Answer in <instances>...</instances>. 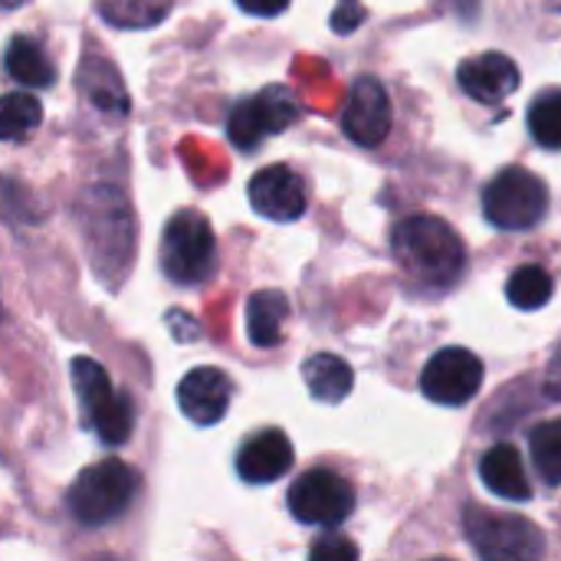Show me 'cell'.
<instances>
[{
    "mask_svg": "<svg viewBox=\"0 0 561 561\" xmlns=\"http://www.w3.org/2000/svg\"><path fill=\"white\" fill-rule=\"evenodd\" d=\"M362 20H365V10H362L358 0H339V10L332 16V30L335 33H352Z\"/></svg>",
    "mask_w": 561,
    "mask_h": 561,
    "instance_id": "obj_25",
    "label": "cell"
},
{
    "mask_svg": "<svg viewBox=\"0 0 561 561\" xmlns=\"http://www.w3.org/2000/svg\"><path fill=\"white\" fill-rule=\"evenodd\" d=\"M529 450L539 477L549 486H561V417L542 421L539 427L529 431Z\"/></svg>",
    "mask_w": 561,
    "mask_h": 561,
    "instance_id": "obj_22",
    "label": "cell"
},
{
    "mask_svg": "<svg viewBox=\"0 0 561 561\" xmlns=\"http://www.w3.org/2000/svg\"><path fill=\"white\" fill-rule=\"evenodd\" d=\"M480 480L500 500H510V503L533 500V483H529L526 463L513 444H496L480 457Z\"/></svg>",
    "mask_w": 561,
    "mask_h": 561,
    "instance_id": "obj_15",
    "label": "cell"
},
{
    "mask_svg": "<svg viewBox=\"0 0 561 561\" xmlns=\"http://www.w3.org/2000/svg\"><path fill=\"white\" fill-rule=\"evenodd\" d=\"M247 194H250L253 210L276 224H293L309 207L306 181L289 164H270V168L256 171Z\"/></svg>",
    "mask_w": 561,
    "mask_h": 561,
    "instance_id": "obj_11",
    "label": "cell"
},
{
    "mask_svg": "<svg viewBox=\"0 0 561 561\" xmlns=\"http://www.w3.org/2000/svg\"><path fill=\"white\" fill-rule=\"evenodd\" d=\"M3 66H7L10 79L26 89H46L56 82V66L33 36H13L7 46V56H3Z\"/></svg>",
    "mask_w": 561,
    "mask_h": 561,
    "instance_id": "obj_18",
    "label": "cell"
},
{
    "mask_svg": "<svg viewBox=\"0 0 561 561\" xmlns=\"http://www.w3.org/2000/svg\"><path fill=\"white\" fill-rule=\"evenodd\" d=\"M161 270L178 286H197L217 270V237L201 210H178L161 237Z\"/></svg>",
    "mask_w": 561,
    "mask_h": 561,
    "instance_id": "obj_3",
    "label": "cell"
},
{
    "mask_svg": "<svg viewBox=\"0 0 561 561\" xmlns=\"http://www.w3.org/2000/svg\"><path fill=\"white\" fill-rule=\"evenodd\" d=\"M529 135L536 145L561 151V89H546L529 105Z\"/></svg>",
    "mask_w": 561,
    "mask_h": 561,
    "instance_id": "obj_23",
    "label": "cell"
},
{
    "mask_svg": "<svg viewBox=\"0 0 561 561\" xmlns=\"http://www.w3.org/2000/svg\"><path fill=\"white\" fill-rule=\"evenodd\" d=\"M463 529L480 559L513 561L546 556L542 529L516 513H490V510L473 506L463 516Z\"/></svg>",
    "mask_w": 561,
    "mask_h": 561,
    "instance_id": "obj_6",
    "label": "cell"
},
{
    "mask_svg": "<svg viewBox=\"0 0 561 561\" xmlns=\"http://www.w3.org/2000/svg\"><path fill=\"white\" fill-rule=\"evenodd\" d=\"M72 385L85 408V421L95 431V437L108 447H122L131 437L135 427V408L125 391H118L108 378V371L92 358L72 362Z\"/></svg>",
    "mask_w": 561,
    "mask_h": 561,
    "instance_id": "obj_5",
    "label": "cell"
},
{
    "mask_svg": "<svg viewBox=\"0 0 561 561\" xmlns=\"http://www.w3.org/2000/svg\"><path fill=\"white\" fill-rule=\"evenodd\" d=\"M296 454H293V444L283 431L276 427H266L260 434H253L240 454H237V473L243 483H253V486H263V483H276L289 473Z\"/></svg>",
    "mask_w": 561,
    "mask_h": 561,
    "instance_id": "obj_14",
    "label": "cell"
},
{
    "mask_svg": "<svg viewBox=\"0 0 561 561\" xmlns=\"http://www.w3.org/2000/svg\"><path fill=\"white\" fill-rule=\"evenodd\" d=\"M141 477L128 463L105 457L85 467L66 490V510L82 526H105L118 519L138 496Z\"/></svg>",
    "mask_w": 561,
    "mask_h": 561,
    "instance_id": "obj_2",
    "label": "cell"
},
{
    "mask_svg": "<svg viewBox=\"0 0 561 561\" xmlns=\"http://www.w3.org/2000/svg\"><path fill=\"white\" fill-rule=\"evenodd\" d=\"M299 122V102L286 85H266L263 92L240 99L227 118V138L240 151H256L263 138L286 131Z\"/></svg>",
    "mask_w": 561,
    "mask_h": 561,
    "instance_id": "obj_7",
    "label": "cell"
},
{
    "mask_svg": "<svg viewBox=\"0 0 561 561\" xmlns=\"http://www.w3.org/2000/svg\"><path fill=\"white\" fill-rule=\"evenodd\" d=\"M171 7H174V0H99L102 20L118 30L158 26L171 13Z\"/></svg>",
    "mask_w": 561,
    "mask_h": 561,
    "instance_id": "obj_20",
    "label": "cell"
},
{
    "mask_svg": "<svg viewBox=\"0 0 561 561\" xmlns=\"http://www.w3.org/2000/svg\"><path fill=\"white\" fill-rule=\"evenodd\" d=\"M23 0H0V7H7V10H13V7H20Z\"/></svg>",
    "mask_w": 561,
    "mask_h": 561,
    "instance_id": "obj_28",
    "label": "cell"
},
{
    "mask_svg": "<svg viewBox=\"0 0 561 561\" xmlns=\"http://www.w3.org/2000/svg\"><path fill=\"white\" fill-rule=\"evenodd\" d=\"M43 122V105L33 92L0 95V141H23Z\"/></svg>",
    "mask_w": 561,
    "mask_h": 561,
    "instance_id": "obj_19",
    "label": "cell"
},
{
    "mask_svg": "<svg viewBox=\"0 0 561 561\" xmlns=\"http://www.w3.org/2000/svg\"><path fill=\"white\" fill-rule=\"evenodd\" d=\"M293 316L289 299L279 289L253 293L247 302V332L256 348H273L283 342V325Z\"/></svg>",
    "mask_w": 561,
    "mask_h": 561,
    "instance_id": "obj_16",
    "label": "cell"
},
{
    "mask_svg": "<svg viewBox=\"0 0 561 561\" xmlns=\"http://www.w3.org/2000/svg\"><path fill=\"white\" fill-rule=\"evenodd\" d=\"M391 122L394 108L385 82L375 76H358L342 112V131L348 135V141H355L358 148H378L391 135Z\"/></svg>",
    "mask_w": 561,
    "mask_h": 561,
    "instance_id": "obj_10",
    "label": "cell"
},
{
    "mask_svg": "<svg viewBox=\"0 0 561 561\" xmlns=\"http://www.w3.org/2000/svg\"><path fill=\"white\" fill-rule=\"evenodd\" d=\"M483 388V362L463 348V345H447L440 348L421 375V391L427 401L444 404V408H463L470 404Z\"/></svg>",
    "mask_w": 561,
    "mask_h": 561,
    "instance_id": "obj_9",
    "label": "cell"
},
{
    "mask_svg": "<svg viewBox=\"0 0 561 561\" xmlns=\"http://www.w3.org/2000/svg\"><path fill=\"white\" fill-rule=\"evenodd\" d=\"M519 66L506 56V53H480L460 62L457 69V82L460 89L483 102V105H500L506 102L516 89H519Z\"/></svg>",
    "mask_w": 561,
    "mask_h": 561,
    "instance_id": "obj_13",
    "label": "cell"
},
{
    "mask_svg": "<svg viewBox=\"0 0 561 561\" xmlns=\"http://www.w3.org/2000/svg\"><path fill=\"white\" fill-rule=\"evenodd\" d=\"M546 394L552 401H561V348L552 355V362L546 368Z\"/></svg>",
    "mask_w": 561,
    "mask_h": 561,
    "instance_id": "obj_27",
    "label": "cell"
},
{
    "mask_svg": "<svg viewBox=\"0 0 561 561\" xmlns=\"http://www.w3.org/2000/svg\"><path fill=\"white\" fill-rule=\"evenodd\" d=\"M483 214L496 230H533L549 214V184L529 168H503L483 187Z\"/></svg>",
    "mask_w": 561,
    "mask_h": 561,
    "instance_id": "obj_4",
    "label": "cell"
},
{
    "mask_svg": "<svg viewBox=\"0 0 561 561\" xmlns=\"http://www.w3.org/2000/svg\"><path fill=\"white\" fill-rule=\"evenodd\" d=\"M302 378H306V388L316 401L322 404H339L352 394V385H355V371L345 358L339 355H329V352H319L312 355L306 365H302Z\"/></svg>",
    "mask_w": 561,
    "mask_h": 561,
    "instance_id": "obj_17",
    "label": "cell"
},
{
    "mask_svg": "<svg viewBox=\"0 0 561 561\" xmlns=\"http://www.w3.org/2000/svg\"><path fill=\"white\" fill-rule=\"evenodd\" d=\"M237 3L250 16H279L289 7V0H237Z\"/></svg>",
    "mask_w": 561,
    "mask_h": 561,
    "instance_id": "obj_26",
    "label": "cell"
},
{
    "mask_svg": "<svg viewBox=\"0 0 561 561\" xmlns=\"http://www.w3.org/2000/svg\"><path fill=\"white\" fill-rule=\"evenodd\" d=\"M289 513L302 526H342L355 513V490L335 470H309L289 486Z\"/></svg>",
    "mask_w": 561,
    "mask_h": 561,
    "instance_id": "obj_8",
    "label": "cell"
},
{
    "mask_svg": "<svg viewBox=\"0 0 561 561\" xmlns=\"http://www.w3.org/2000/svg\"><path fill=\"white\" fill-rule=\"evenodd\" d=\"M312 559H358V546L342 539V536H322L312 549H309Z\"/></svg>",
    "mask_w": 561,
    "mask_h": 561,
    "instance_id": "obj_24",
    "label": "cell"
},
{
    "mask_svg": "<svg viewBox=\"0 0 561 561\" xmlns=\"http://www.w3.org/2000/svg\"><path fill=\"white\" fill-rule=\"evenodd\" d=\"M230 394H233L230 378L220 368H210V365L191 368L178 385V404H181L184 417L201 424V427H210V424L224 421V414L230 408Z\"/></svg>",
    "mask_w": 561,
    "mask_h": 561,
    "instance_id": "obj_12",
    "label": "cell"
},
{
    "mask_svg": "<svg viewBox=\"0 0 561 561\" xmlns=\"http://www.w3.org/2000/svg\"><path fill=\"white\" fill-rule=\"evenodd\" d=\"M556 296V283L542 266H519L510 283H506V299L510 306H516L519 312H536L542 306H549V299Z\"/></svg>",
    "mask_w": 561,
    "mask_h": 561,
    "instance_id": "obj_21",
    "label": "cell"
},
{
    "mask_svg": "<svg viewBox=\"0 0 561 561\" xmlns=\"http://www.w3.org/2000/svg\"><path fill=\"white\" fill-rule=\"evenodd\" d=\"M391 253L408 283L421 293H447L467 273L463 237L447 220L431 214L398 220L391 230Z\"/></svg>",
    "mask_w": 561,
    "mask_h": 561,
    "instance_id": "obj_1",
    "label": "cell"
}]
</instances>
